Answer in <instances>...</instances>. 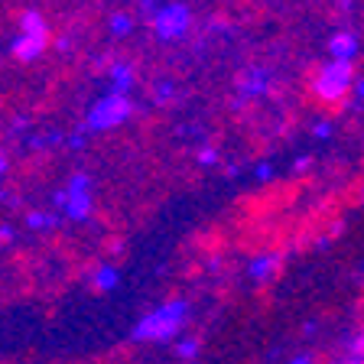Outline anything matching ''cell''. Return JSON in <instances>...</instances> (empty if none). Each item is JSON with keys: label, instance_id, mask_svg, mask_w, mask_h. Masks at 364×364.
<instances>
[{"label": "cell", "instance_id": "cell-22", "mask_svg": "<svg viewBox=\"0 0 364 364\" xmlns=\"http://www.w3.org/2000/svg\"><path fill=\"white\" fill-rule=\"evenodd\" d=\"M309 169H312V153H299V156L293 159V173L303 176V173H309Z\"/></svg>", "mask_w": 364, "mask_h": 364}, {"label": "cell", "instance_id": "cell-9", "mask_svg": "<svg viewBox=\"0 0 364 364\" xmlns=\"http://www.w3.org/2000/svg\"><path fill=\"white\" fill-rule=\"evenodd\" d=\"M107 82H111L114 95H130L136 85V65L130 59H114L107 65Z\"/></svg>", "mask_w": 364, "mask_h": 364}, {"label": "cell", "instance_id": "cell-15", "mask_svg": "<svg viewBox=\"0 0 364 364\" xmlns=\"http://www.w3.org/2000/svg\"><path fill=\"white\" fill-rule=\"evenodd\" d=\"M62 215L59 212H30L26 215V225L33 228V231H53L55 225H59Z\"/></svg>", "mask_w": 364, "mask_h": 364}, {"label": "cell", "instance_id": "cell-10", "mask_svg": "<svg viewBox=\"0 0 364 364\" xmlns=\"http://www.w3.org/2000/svg\"><path fill=\"white\" fill-rule=\"evenodd\" d=\"M46 46H49V39H43V36H16L14 39V55L20 62H33V59H39V55L46 53Z\"/></svg>", "mask_w": 364, "mask_h": 364}, {"label": "cell", "instance_id": "cell-27", "mask_svg": "<svg viewBox=\"0 0 364 364\" xmlns=\"http://www.w3.org/2000/svg\"><path fill=\"white\" fill-rule=\"evenodd\" d=\"M0 241H14V228H10V225L0 228Z\"/></svg>", "mask_w": 364, "mask_h": 364}, {"label": "cell", "instance_id": "cell-12", "mask_svg": "<svg viewBox=\"0 0 364 364\" xmlns=\"http://www.w3.org/2000/svg\"><path fill=\"white\" fill-rule=\"evenodd\" d=\"M117 283H121V270L114 264H101V267H95V273H91V287L101 289V293H111Z\"/></svg>", "mask_w": 364, "mask_h": 364}, {"label": "cell", "instance_id": "cell-23", "mask_svg": "<svg viewBox=\"0 0 364 364\" xmlns=\"http://www.w3.org/2000/svg\"><path fill=\"white\" fill-rule=\"evenodd\" d=\"M65 144H68V150H82V146L88 144V134H85V130H75L72 136H65Z\"/></svg>", "mask_w": 364, "mask_h": 364}, {"label": "cell", "instance_id": "cell-2", "mask_svg": "<svg viewBox=\"0 0 364 364\" xmlns=\"http://www.w3.org/2000/svg\"><path fill=\"white\" fill-rule=\"evenodd\" d=\"M134 101H130V95H114V91H107V95H101L95 105L88 107V114H85V121L78 130H85V134H107V130L114 127H124V124L134 117Z\"/></svg>", "mask_w": 364, "mask_h": 364}, {"label": "cell", "instance_id": "cell-7", "mask_svg": "<svg viewBox=\"0 0 364 364\" xmlns=\"http://www.w3.org/2000/svg\"><path fill=\"white\" fill-rule=\"evenodd\" d=\"M326 53L332 62H351L355 65L358 53H361V36L355 30H335L326 43Z\"/></svg>", "mask_w": 364, "mask_h": 364}, {"label": "cell", "instance_id": "cell-1", "mask_svg": "<svg viewBox=\"0 0 364 364\" xmlns=\"http://www.w3.org/2000/svg\"><path fill=\"white\" fill-rule=\"evenodd\" d=\"M189 316H192L189 299H182V296L166 299V303H159L156 309L136 318L134 328H130V338L140 341V345H166V341L182 335Z\"/></svg>", "mask_w": 364, "mask_h": 364}, {"label": "cell", "instance_id": "cell-17", "mask_svg": "<svg viewBox=\"0 0 364 364\" xmlns=\"http://www.w3.org/2000/svg\"><path fill=\"white\" fill-rule=\"evenodd\" d=\"M196 163H198L202 169H215V166L221 163L218 146H215V144H202V146L196 150Z\"/></svg>", "mask_w": 364, "mask_h": 364}, {"label": "cell", "instance_id": "cell-25", "mask_svg": "<svg viewBox=\"0 0 364 364\" xmlns=\"http://www.w3.org/2000/svg\"><path fill=\"white\" fill-rule=\"evenodd\" d=\"M289 364H318V361H316V355H309V351H299V355H293Z\"/></svg>", "mask_w": 364, "mask_h": 364}, {"label": "cell", "instance_id": "cell-21", "mask_svg": "<svg viewBox=\"0 0 364 364\" xmlns=\"http://www.w3.org/2000/svg\"><path fill=\"white\" fill-rule=\"evenodd\" d=\"M273 176H277V166H273V163H267V159H260L257 166H254V179H257V182H270Z\"/></svg>", "mask_w": 364, "mask_h": 364}, {"label": "cell", "instance_id": "cell-14", "mask_svg": "<svg viewBox=\"0 0 364 364\" xmlns=\"http://www.w3.org/2000/svg\"><path fill=\"white\" fill-rule=\"evenodd\" d=\"M198 351H202V341H198V335H179V338H176V358H182V361H192V358H198Z\"/></svg>", "mask_w": 364, "mask_h": 364}, {"label": "cell", "instance_id": "cell-13", "mask_svg": "<svg viewBox=\"0 0 364 364\" xmlns=\"http://www.w3.org/2000/svg\"><path fill=\"white\" fill-rule=\"evenodd\" d=\"M136 26V16L127 14V10H117V14H111V20H107V30H111L114 39H127L130 33H134Z\"/></svg>", "mask_w": 364, "mask_h": 364}, {"label": "cell", "instance_id": "cell-5", "mask_svg": "<svg viewBox=\"0 0 364 364\" xmlns=\"http://www.w3.org/2000/svg\"><path fill=\"white\" fill-rule=\"evenodd\" d=\"M150 26L159 43H179L192 30V7L186 0H163V7L150 16Z\"/></svg>", "mask_w": 364, "mask_h": 364}, {"label": "cell", "instance_id": "cell-11", "mask_svg": "<svg viewBox=\"0 0 364 364\" xmlns=\"http://www.w3.org/2000/svg\"><path fill=\"white\" fill-rule=\"evenodd\" d=\"M20 33L23 36H43L49 39V23L39 10H23L20 14Z\"/></svg>", "mask_w": 364, "mask_h": 364}, {"label": "cell", "instance_id": "cell-30", "mask_svg": "<svg viewBox=\"0 0 364 364\" xmlns=\"http://www.w3.org/2000/svg\"><path fill=\"white\" fill-rule=\"evenodd\" d=\"M358 280H361V287H364V267H361V270H358Z\"/></svg>", "mask_w": 364, "mask_h": 364}, {"label": "cell", "instance_id": "cell-28", "mask_svg": "<svg viewBox=\"0 0 364 364\" xmlns=\"http://www.w3.org/2000/svg\"><path fill=\"white\" fill-rule=\"evenodd\" d=\"M7 166H10V159H7V153H4V150H0V176H4V173H7Z\"/></svg>", "mask_w": 364, "mask_h": 364}, {"label": "cell", "instance_id": "cell-19", "mask_svg": "<svg viewBox=\"0 0 364 364\" xmlns=\"http://www.w3.org/2000/svg\"><path fill=\"white\" fill-rule=\"evenodd\" d=\"M361 107H364V78H355L348 95V111H361Z\"/></svg>", "mask_w": 364, "mask_h": 364}, {"label": "cell", "instance_id": "cell-26", "mask_svg": "<svg viewBox=\"0 0 364 364\" xmlns=\"http://www.w3.org/2000/svg\"><path fill=\"white\" fill-rule=\"evenodd\" d=\"M335 364H364V358H355V355H345V358H338Z\"/></svg>", "mask_w": 364, "mask_h": 364}, {"label": "cell", "instance_id": "cell-18", "mask_svg": "<svg viewBox=\"0 0 364 364\" xmlns=\"http://www.w3.org/2000/svg\"><path fill=\"white\" fill-rule=\"evenodd\" d=\"M312 136H316V140H332L335 136V121L332 117H318V121L312 124Z\"/></svg>", "mask_w": 364, "mask_h": 364}, {"label": "cell", "instance_id": "cell-16", "mask_svg": "<svg viewBox=\"0 0 364 364\" xmlns=\"http://www.w3.org/2000/svg\"><path fill=\"white\" fill-rule=\"evenodd\" d=\"M176 95H179V85H176L173 78H159V82L153 85V101H156V105H169Z\"/></svg>", "mask_w": 364, "mask_h": 364}, {"label": "cell", "instance_id": "cell-6", "mask_svg": "<svg viewBox=\"0 0 364 364\" xmlns=\"http://www.w3.org/2000/svg\"><path fill=\"white\" fill-rule=\"evenodd\" d=\"M273 91V72L264 65H250L241 72L237 78V101L235 105H247V101H257V98H267Z\"/></svg>", "mask_w": 364, "mask_h": 364}, {"label": "cell", "instance_id": "cell-29", "mask_svg": "<svg viewBox=\"0 0 364 364\" xmlns=\"http://www.w3.org/2000/svg\"><path fill=\"white\" fill-rule=\"evenodd\" d=\"M225 173H228V179H235V176H237V173H241V169H237V163H231V166H228V169H225Z\"/></svg>", "mask_w": 364, "mask_h": 364}, {"label": "cell", "instance_id": "cell-4", "mask_svg": "<svg viewBox=\"0 0 364 364\" xmlns=\"http://www.w3.org/2000/svg\"><path fill=\"white\" fill-rule=\"evenodd\" d=\"M91 176L88 173H72L65 182V189H59L53 196V202L59 205V215L68 221H88L95 212V196H91Z\"/></svg>", "mask_w": 364, "mask_h": 364}, {"label": "cell", "instance_id": "cell-3", "mask_svg": "<svg viewBox=\"0 0 364 364\" xmlns=\"http://www.w3.org/2000/svg\"><path fill=\"white\" fill-rule=\"evenodd\" d=\"M355 65L351 62H322L312 75V95L322 105H341V101L351 95V85H355Z\"/></svg>", "mask_w": 364, "mask_h": 364}, {"label": "cell", "instance_id": "cell-24", "mask_svg": "<svg viewBox=\"0 0 364 364\" xmlns=\"http://www.w3.org/2000/svg\"><path fill=\"white\" fill-rule=\"evenodd\" d=\"M136 7H140V14L144 16H153L159 7H163V0H136Z\"/></svg>", "mask_w": 364, "mask_h": 364}, {"label": "cell", "instance_id": "cell-31", "mask_svg": "<svg viewBox=\"0 0 364 364\" xmlns=\"http://www.w3.org/2000/svg\"><path fill=\"white\" fill-rule=\"evenodd\" d=\"M361 208H364V189H361Z\"/></svg>", "mask_w": 364, "mask_h": 364}, {"label": "cell", "instance_id": "cell-8", "mask_svg": "<svg viewBox=\"0 0 364 364\" xmlns=\"http://www.w3.org/2000/svg\"><path fill=\"white\" fill-rule=\"evenodd\" d=\"M283 267V254L280 250H260L247 260V277L254 283H270Z\"/></svg>", "mask_w": 364, "mask_h": 364}, {"label": "cell", "instance_id": "cell-20", "mask_svg": "<svg viewBox=\"0 0 364 364\" xmlns=\"http://www.w3.org/2000/svg\"><path fill=\"white\" fill-rule=\"evenodd\" d=\"M345 348H348V355H355V358H364V328H358V332L351 335L348 341H345Z\"/></svg>", "mask_w": 364, "mask_h": 364}]
</instances>
